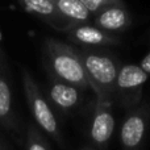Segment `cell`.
<instances>
[{"label": "cell", "mask_w": 150, "mask_h": 150, "mask_svg": "<svg viewBox=\"0 0 150 150\" xmlns=\"http://www.w3.org/2000/svg\"><path fill=\"white\" fill-rule=\"evenodd\" d=\"M82 59L91 90L95 98H103L115 103V88L121 61L104 47H76Z\"/></svg>", "instance_id": "cell-1"}, {"label": "cell", "mask_w": 150, "mask_h": 150, "mask_svg": "<svg viewBox=\"0 0 150 150\" xmlns=\"http://www.w3.org/2000/svg\"><path fill=\"white\" fill-rule=\"evenodd\" d=\"M44 62L49 75L83 91L91 90L76 46L47 37L44 41Z\"/></svg>", "instance_id": "cell-2"}, {"label": "cell", "mask_w": 150, "mask_h": 150, "mask_svg": "<svg viewBox=\"0 0 150 150\" xmlns=\"http://www.w3.org/2000/svg\"><path fill=\"white\" fill-rule=\"evenodd\" d=\"M21 76H23V87L26 104H28L29 111H30L37 127L44 130L46 134H49L58 145L63 146L62 132H61L59 124H58L57 116L54 113L52 104L44 96L34 78L26 69H23Z\"/></svg>", "instance_id": "cell-3"}, {"label": "cell", "mask_w": 150, "mask_h": 150, "mask_svg": "<svg viewBox=\"0 0 150 150\" xmlns=\"http://www.w3.org/2000/svg\"><path fill=\"white\" fill-rule=\"evenodd\" d=\"M148 78L149 74L144 71L140 65H121L115 88V103L125 111L138 105L142 101L144 86Z\"/></svg>", "instance_id": "cell-4"}, {"label": "cell", "mask_w": 150, "mask_h": 150, "mask_svg": "<svg viewBox=\"0 0 150 150\" xmlns=\"http://www.w3.org/2000/svg\"><path fill=\"white\" fill-rule=\"evenodd\" d=\"M150 127V105L141 101L127 111L120 128V144L122 150H145Z\"/></svg>", "instance_id": "cell-5"}, {"label": "cell", "mask_w": 150, "mask_h": 150, "mask_svg": "<svg viewBox=\"0 0 150 150\" xmlns=\"http://www.w3.org/2000/svg\"><path fill=\"white\" fill-rule=\"evenodd\" d=\"M113 101L103 98H95L91 112L88 137L96 150H105L115 132Z\"/></svg>", "instance_id": "cell-6"}, {"label": "cell", "mask_w": 150, "mask_h": 150, "mask_svg": "<svg viewBox=\"0 0 150 150\" xmlns=\"http://www.w3.org/2000/svg\"><path fill=\"white\" fill-rule=\"evenodd\" d=\"M86 91L76 86L66 83L49 75L47 83V100L49 103L63 115H73L79 112L86 103Z\"/></svg>", "instance_id": "cell-7"}, {"label": "cell", "mask_w": 150, "mask_h": 150, "mask_svg": "<svg viewBox=\"0 0 150 150\" xmlns=\"http://www.w3.org/2000/svg\"><path fill=\"white\" fill-rule=\"evenodd\" d=\"M65 33L74 45L80 47H109L121 44L117 34L107 32L91 23L70 25Z\"/></svg>", "instance_id": "cell-8"}, {"label": "cell", "mask_w": 150, "mask_h": 150, "mask_svg": "<svg viewBox=\"0 0 150 150\" xmlns=\"http://www.w3.org/2000/svg\"><path fill=\"white\" fill-rule=\"evenodd\" d=\"M93 25L111 33H121L130 28L132 15L125 4H115L99 11L92 17Z\"/></svg>", "instance_id": "cell-9"}, {"label": "cell", "mask_w": 150, "mask_h": 150, "mask_svg": "<svg viewBox=\"0 0 150 150\" xmlns=\"http://www.w3.org/2000/svg\"><path fill=\"white\" fill-rule=\"evenodd\" d=\"M28 13L36 16L54 29L65 32L71 25L59 13L53 0H16Z\"/></svg>", "instance_id": "cell-10"}, {"label": "cell", "mask_w": 150, "mask_h": 150, "mask_svg": "<svg viewBox=\"0 0 150 150\" xmlns=\"http://www.w3.org/2000/svg\"><path fill=\"white\" fill-rule=\"evenodd\" d=\"M59 13L71 24L91 23L93 15L80 0H53Z\"/></svg>", "instance_id": "cell-11"}, {"label": "cell", "mask_w": 150, "mask_h": 150, "mask_svg": "<svg viewBox=\"0 0 150 150\" xmlns=\"http://www.w3.org/2000/svg\"><path fill=\"white\" fill-rule=\"evenodd\" d=\"M0 122L7 128L13 127L12 92L5 75L0 71Z\"/></svg>", "instance_id": "cell-12"}, {"label": "cell", "mask_w": 150, "mask_h": 150, "mask_svg": "<svg viewBox=\"0 0 150 150\" xmlns=\"http://www.w3.org/2000/svg\"><path fill=\"white\" fill-rule=\"evenodd\" d=\"M25 150H50L46 140L40 132V128L29 124L25 136Z\"/></svg>", "instance_id": "cell-13"}, {"label": "cell", "mask_w": 150, "mask_h": 150, "mask_svg": "<svg viewBox=\"0 0 150 150\" xmlns=\"http://www.w3.org/2000/svg\"><path fill=\"white\" fill-rule=\"evenodd\" d=\"M80 1L86 5V8H87L92 15L98 13L99 11L104 9L105 7H109V5L125 4L124 0H80Z\"/></svg>", "instance_id": "cell-14"}, {"label": "cell", "mask_w": 150, "mask_h": 150, "mask_svg": "<svg viewBox=\"0 0 150 150\" xmlns=\"http://www.w3.org/2000/svg\"><path fill=\"white\" fill-rule=\"evenodd\" d=\"M140 66H141V69H142L144 71H146L148 74H150V52L142 58V59H141Z\"/></svg>", "instance_id": "cell-15"}, {"label": "cell", "mask_w": 150, "mask_h": 150, "mask_svg": "<svg viewBox=\"0 0 150 150\" xmlns=\"http://www.w3.org/2000/svg\"><path fill=\"white\" fill-rule=\"evenodd\" d=\"M79 150H96V149L95 148H93V149L92 148H83V149H79Z\"/></svg>", "instance_id": "cell-16"}, {"label": "cell", "mask_w": 150, "mask_h": 150, "mask_svg": "<svg viewBox=\"0 0 150 150\" xmlns=\"http://www.w3.org/2000/svg\"><path fill=\"white\" fill-rule=\"evenodd\" d=\"M1 41H3V34H1V30H0V46H1Z\"/></svg>", "instance_id": "cell-17"}, {"label": "cell", "mask_w": 150, "mask_h": 150, "mask_svg": "<svg viewBox=\"0 0 150 150\" xmlns=\"http://www.w3.org/2000/svg\"><path fill=\"white\" fill-rule=\"evenodd\" d=\"M0 150H3V146H1V144H0Z\"/></svg>", "instance_id": "cell-18"}]
</instances>
